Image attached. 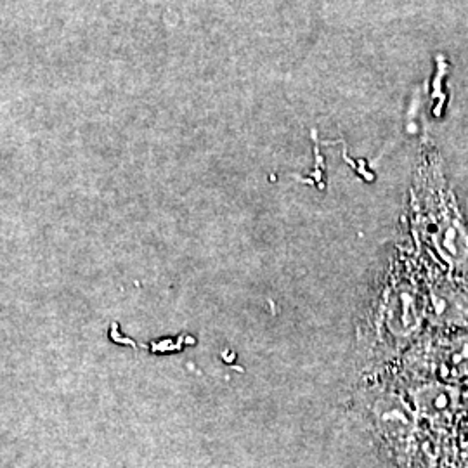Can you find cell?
<instances>
[{"instance_id": "1", "label": "cell", "mask_w": 468, "mask_h": 468, "mask_svg": "<svg viewBox=\"0 0 468 468\" xmlns=\"http://www.w3.org/2000/svg\"><path fill=\"white\" fill-rule=\"evenodd\" d=\"M423 316L425 299L417 284L401 271L390 272L371 311L373 346L390 354L420 332Z\"/></svg>"}, {"instance_id": "4", "label": "cell", "mask_w": 468, "mask_h": 468, "mask_svg": "<svg viewBox=\"0 0 468 468\" xmlns=\"http://www.w3.org/2000/svg\"><path fill=\"white\" fill-rule=\"evenodd\" d=\"M431 361L444 378H460L468 373V336H456L437 344Z\"/></svg>"}, {"instance_id": "2", "label": "cell", "mask_w": 468, "mask_h": 468, "mask_svg": "<svg viewBox=\"0 0 468 468\" xmlns=\"http://www.w3.org/2000/svg\"><path fill=\"white\" fill-rule=\"evenodd\" d=\"M375 419L380 432L388 442H404L413 431L411 410L396 396H387L377 402Z\"/></svg>"}, {"instance_id": "3", "label": "cell", "mask_w": 468, "mask_h": 468, "mask_svg": "<svg viewBox=\"0 0 468 468\" xmlns=\"http://www.w3.org/2000/svg\"><path fill=\"white\" fill-rule=\"evenodd\" d=\"M420 413L429 420L444 421L452 419L460 404V394L448 385L432 384L421 387L415 394Z\"/></svg>"}]
</instances>
